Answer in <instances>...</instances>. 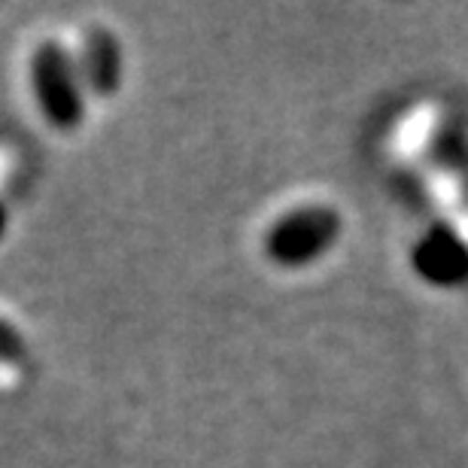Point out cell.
<instances>
[{"instance_id": "cell-1", "label": "cell", "mask_w": 468, "mask_h": 468, "mask_svg": "<svg viewBox=\"0 0 468 468\" xmlns=\"http://www.w3.org/2000/svg\"><path fill=\"white\" fill-rule=\"evenodd\" d=\"M31 82L34 95L49 125L61 131H77L86 116L82 101V82L77 73V61L70 58L61 43H43L31 58Z\"/></svg>"}, {"instance_id": "cell-2", "label": "cell", "mask_w": 468, "mask_h": 468, "mask_svg": "<svg viewBox=\"0 0 468 468\" xmlns=\"http://www.w3.org/2000/svg\"><path fill=\"white\" fill-rule=\"evenodd\" d=\"M335 238V217L329 210H295L268 231L265 250L280 265H302L329 247Z\"/></svg>"}, {"instance_id": "cell-3", "label": "cell", "mask_w": 468, "mask_h": 468, "mask_svg": "<svg viewBox=\"0 0 468 468\" xmlns=\"http://www.w3.org/2000/svg\"><path fill=\"white\" fill-rule=\"evenodd\" d=\"M77 73L80 82L91 95L98 98L116 95L122 86V73H125V55H122V46L113 31H107L101 25L89 27L86 40L80 46Z\"/></svg>"}, {"instance_id": "cell-4", "label": "cell", "mask_w": 468, "mask_h": 468, "mask_svg": "<svg viewBox=\"0 0 468 468\" xmlns=\"http://www.w3.org/2000/svg\"><path fill=\"white\" fill-rule=\"evenodd\" d=\"M0 362L4 365H22L27 362V341L25 335L0 316Z\"/></svg>"}, {"instance_id": "cell-5", "label": "cell", "mask_w": 468, "mask_h": 468, "mask_svg": "<svg viewBox=\"0 0 468 468\" xmlns=\"http://www.w3.org/2000/svg\"><path fill=\"white\" fill-rule=\"evenodd\" d=\"M6 222H9L6 207H4V201H0V238H4V234H6Z\"/></svg>"}]
</instances>
